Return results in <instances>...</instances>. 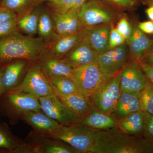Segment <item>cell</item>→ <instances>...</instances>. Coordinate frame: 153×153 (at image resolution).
I'll return each instance as SVG.
<instances>
[{"mask_svg":"<svg viewBox=\"0 0 153 153\" xmlns=\"http://www.w3.org/2000/svg\"><path fill=\"white\" fill-rule=\"evenodd\" d=\"M126 42L98 55L97 62L102 74L113 76L121 70L131 57Z\"/></svg>","mask_w":153,"mask_h":153,"instance_id":"30bf717a","label":"cell"},{"mask_svg":"<svg viewBox=\"0 0 153 153\" xmlns=\"http://www.w3.org/2000/svg\"><path fill=\"white\" fill-rule=\"evenodd\" d=\"M67 143L79 153H94L96 144V130L79 122L62 125L57 131L46 134Z\"/></svg>","mask_w":153,"mask_h":153,"instance_id":"3957f363","label":"cell"},{"mask_svg":"<svg viewBox=\"0 0 153 153\" xmlns=\"http://www.w3.org/2000/svg\"><path fill=\"white\" fill-rule=\"evenodd\" d=\"M25 141L30 145L31 153H79L62 140L33 130Z\"/></svg>","mask_w":153,"mask_h":153,"instance_id":"9c48e42d","label":"cell"},{"mask_svg":"<svg viewBox=\"0 0 153 153\" xmlns=\"http://www.w3.org/2000/svg\"><path fill=\"white\" fill-rule=\"evenodd\" d=\"M41 110L38 99L23 92H8L0 97V113L14 125L25 113Z\"/></svg>","mask_w":153,"mask_h":153,"instance_id":"277c9868","label":"cell"},{"mask_svg":"<svg viewBox=\"0 0 153 153\" xmlns=\"http://www.w3.org/2000/svg\"><path fill=\"white\" fill-rule=\"evenodd\" d=\"M142 61L153 66V44L146 53Z\"/></svg>","mask_w":153,"mask_h":153,"instance_id":"f35d334b","label":"cell"},{"mask_svg":"<svg viewBox=\"0 0 153 153\" xmlns=\"http://www.w3.org/2000/svg\"><path fill=\"white\" fill-rule=\"evenodd\" d=\"M121 70L104 82L89 97L94 109L111 115L120 97Z\"/></svg>","mask_w":153,"mask_h":153,"instance_id":"5b68a950","label":"cell"},{"mask_svg":"<svg viewBox=\"0 0 153 153\" xmlns=\"http://www.w3.org/2000/svg\"><path fill=\"white\" fill-rule=\"evenodd\" d=\"M146 13L150 20L153 22V6L149 7L146 10Z\"/></svg>","mask_w":153,"mask_h":153,"instance_id":"ab89813d","label":"cell"},{"mask_svg":"<svg viewBox=\"0 0 153 153\" xmlns=\"http://www.w3.org/2000/svg\"><path fill=\"white\" fill-rule=\"evenodd\" d=\"M37 1H49L50 0H36Z\"/></svg>","mask_w":153,"mask_h":153,"instance_id":"ee69618b","label":"cell"},{"mask_svg":"<svg viewBox=\"0 0 153 153\" xmlns=\"http://www.w3.org/2000/svg\"><path fill=\"white\" fill-rule=\"evenodd\" d=\"M97 56L85 37L62 59L74 68L97 62Z\"/></svg>","mask_w":153,"mask_h":153,"instance_id":"e0dca14e","label":"cell"},{"mask_svg":"<svg viewBox=\"0 0 153 153\" xmlns=\"http://www.w3.org/2000/svg\"><path fill=\"white\" fill-rule=\"evenodd\" d=\"M38 63L47 76L63 75L70 77L74 68L63 59L45 58Z\"/></svg>","mask_w":153,"mask_h":153,"instance_id":"484cf974","label":"cell"},{"mask_svg":"<svg viewBox=\"0 0 153 153\" xmlns=\"http://www.w3.org/2000/svg\"><path fill=\"white\" fill-rule=\"evenodd\" d=\"M32 63L27 60L20 59L6 65L2 76L0 97L20 84Z\"/></svg>","mask_w":153,"mask_h":153,"instance_id":"9a60e30c","label":"cell"},{"mask_svg":"<svg viewBox=\"0 0 153 153\" xmlns=\"http://www.w3.org/2000/svg\"><path fill=\"white\" fill-rule=\"evenodd\" d=\"M105 2L116 7L130 8L137 4V0H102Z\"/></svg>","mask_w":153,"mask_h":153,"instance_id":"e575fe53","label":"cell"},{"mask_svg":"<svg viewBox=\"0 0 153 153\" xmlns=\"http://www.w3.org/2000/svg\"><path fill=\"white\" fill-rule=\"evenodd\" d=\"M19 15L4 8L0 7V24L18 17Z\"/></svg>","mask_w":153,"mask_h":153,"instance_id":"d590c367","label":"cell"},{"mask_svg":"<svg viewBox=\"0 0 153 153\" xmlns=\"http://www.w3.org/2000/svg\"><path fill=\"white\" fill-rule=\"evenodd\" d=\"M79 8H72L64 13L52 11L51 15L55 32L58 36L75 34L84 29L79 17Z\"/></svg>","mask_w":153,"mask_h":153,"instance_id":"4fadbf2b","label":"cell"},{"mask_svg":"<svg viewBox=\"0 0 153 153\" xmlns=\"http://www.w3.org/2000/svg\"><path fill=\"white\" fill-rule=\"evenodd\" d=\"M78 122L96 130H106L117 128V122L111 115L93 109Z\"/></svg>","mask_w":153,"mask_h":153,"instance_id":"cb8c5ba5","label":"cell"},{"mask_svg":"<svg viewBox=\"0 0 153 153\" xmlns=\"http://www.w3.org/2000/svg\"><path fill=\"white\" fill-rule=\"evenodd\" d=\"M1 121V118H0V122Z\"/></svg>","mask_w":153,"mask_h":153,"instance_id":"f6af8a7d","label":"cell"},{"mask_svg":"<svg viewBox=\"0 0 153 153\" xmlns=\"http://www.w3.org/2000/svg\"><path fill=\"white\" fill-rule=\"evenodd\" d=\"M111 76L102 74L96 62L73 68L70 77L89 97Z\"/></svg>","mask_w":153,"mask_h":153,"instance_id":"52a82bcc","label":"cell"},{"mask_svg":"<svg viewBox=\"0 0 153 153\" xmlns=\"http://www.w3.org/2000/svg\"><path fill=\"white\" fill-rule=\"evenodd\" d=\"M0 153H31L30 145L13 134L7 125L1 121Z\"/></svg>","mask_w":153,"mask_h":153,"instance_id":"ac0fdd59","label":"cell"},{"mask_svg":"<svg viewBox=\"0 0 153 153\" xmlns=\"http://www.w3.org/2000/svg\"><path fill=\"white\" fill-rule=\"evenodd\" d=\"M0 2H1V0H0Z\"/></svg>","mask_w":153,"mask_h":153,"instance_id":"7dc6e473","label":"cell"},{"mask_svg":"<svg viewBox=\"0 0 153 153\" xmlns=\"http://www.w3.org/2000/svg\"><path fill=\"white\" fill-rule=\"evenodd\" d=\"M96 136L94 153H153V140L118 128L96 130Z\"/></svg>","mask_w":153,"mask_h":153,"instance_id":"7a4b0ae2","label":"cell"},{"mask_svg":"<svg viewBox=\"0 0 153 153\" xmlns=\"http://www.w3.org/2000/svg\"><path fill=\"white\" fill-rule=\"evenodd\" d=\"M21 15L0 24V38L9 36L12 33L20 31L18 26V22Z\"/></svg>","mask_w":153,"mask_h":153,"instance_id":"4dcf8cb0","label":"cell"},{"mask_svg":"<svg viewBox=\"0 0 153 153\" xmlns=\"http://www.w3.org/2000/svg\"><path fill=\"white\" fill-rule=\"evenodd\" d=\"M79 15L84 27L112 25L117 16L99 0H87L79 8Z\"/></svg>","mask_w":153,"mask_h":153,"instance_id":"ba28073f","label":"cell"},{"mask_svg":"<svg viewBox=\"0 0 153 153\" xmlns=\"http://www.w3.org/2000/svg\"><path fill=\"white\" fill-rule=\"evenodd\" d=\"M38 33L47 44L59 36L55 32L51 13L43 9L40 15L38 23Z\"/></svg>","mask_w":153,"mask_h":153,"instance_id":"4316f807","label":"cell"},{"mask_svg":"<svg viewBox=\"0 0 153 153\" xmlns=\"http://www.w3.org/2000/svg\"><path fill=\"white\" fill-rule=\"evenodd\" d=\"M131 56L135 60L142 61L153 44V38H149L137 27L133 28L130 37L126 40Z\"/></svg>","mask_w":153,"mask_h":153,"instance_id":"7402d4cb","label":"cell"},{"mask_svg":"<svg viewBox=\"0 0 153 153\" xmlns=\"http://www.w3.org/2000/svg\"><path fill=\"white\" fill-rule=\"evenodd\" d=\"M141 110L153 115V84L151 83L140 92Z\"/></svg>","mask_w":153,"mask_h":153,"instance_id":"f546056e","label":"cell"},{"mask_svg":"<svg viewBox=\"0 0 153 153\" xmlns=\"http://www.w3.org/2000/svg\"><path fill=\"white\" fill-rule=\"evenodd\" d=\"M6 66H1L0 67V93H1V79L5 67Z\"/></svg>","mask_w":153,"mask_h":153,"instance_id":"7bdbcfd3","label":"cell"},{"mask_svg":"<svg viewBox=\"0 0 153 153\" xmlns=\"http://www.w3.org/2000/svg\"><path fill=\"white\" fill-rule=\"evenodd\" d=\"M25 92L38 99L53 93L51 83L38 63H31L22 82L8 92Z\"/></svg>","mask_w":153,"mask_h":153,"instance_id":"8992f818","label":"cell"},{"mask_svg":"<svg viewBox=\"0 0 153 153\" xmlns=\"http://www.w3.org/2000/svg\"><path fill=\"white\" fill-rule=\"evenodd\" d=\"M42 10L39 6H34L22 14L18 23L19 30L29 36L38 33V23Z\"/></svg>","mask_w":153,"mask_h":153,"instance_id":"d4e9b609","label":"cell"},{"mask_svg":"<svg viewBox=\"0 0 153 153\" xmlns=\"http://www.w3.org/2000/svg\"></svg>","mask_w":153,"mask_h":153,"instance_id":"c3c4849f","label":"cell"},{"mask_svg":"<svg viewBox=\"0 0 153 153\" xmlns=\"http://www.w3.org/2000/svg\"><path fill=\"white\" fill-rule=\"evenodd\" d=\"M33 0H2L0 7L7 9L18 15L27 10Z\"/></svg>","mask_w":153,"mask_h":153,"instance_id":"f1b7e54d","label":"cell"},{"mask_svg":"<svg viewBox=\"0 0 153 153\" xmlns=\"http://www.w3.org/2000/svg\"><path fill=\"white\" fill-rule=\"evenodd\" d=\"M50 5L53 11L64 13L73 8L74 0H50Z\"/></svg>","mask_w":153,"mask_h":153,"instance_id":"1f68e13d","label":"cell"},{"mask_svg":"<svg viewBox=\"0 0 153 153\" xmlns=\"http://www.w3.org/2000/svg\"><path fill=\"white\" fill-rule=\"evenodd\" d=\"M126 41L124 38L121 35L113 26L110 34L109 49L117 47Z\"/></svg>","mask_w":153,"mask_h":153,"instance_id":"836d02e7","label":"cell"},{"mask_svg":"<svg viewBox=\"0 0 153 153\" xmlns=\"http://www.w3.org/2000/svg\"><path fill=\"white\" fill-rule=\"evenodd\" d=\"M138 1H141V0H137Z\"/></svg>","mask_w":153,"mask_h":153,"instance_id":"bcb514c9","label":"cell"},{"mask_svg":"<svg viewBox=\"0 0 153 153\" xmlns=\"http://www.w3.org/2000/svg\"><path fill=\"white\" fill-rule=\"evenodd\" d=\"M115 29L126 40L130 37L132 33V28L126 18H122L120 20Z\"/></svg>","mask_w":153,"mask_h":153,"instance_id":"d6a6232c","label":"cell"},{"mask_svg":"<svg viewBox=\"0 0 153 153\" xmlns=\"http://www.w3.org/2000/svg\"><path fill=\"white\" fill-rule=\"evenodd\" d=\"M144 4L149 7L153 6V0H141Z\"/></svg>","mask_w":153,"mask_h":153,"instance_id":"b9f144b4","label":"cell"},{"mask_svg":"<svg viewBox=\"0 0 153 153\" xmlns=\"http://www.w3.org/2000/svg\"><path fill=\"white\" fill-rule=\"evenodd\" d=\"M147 115L141 110L130 114L117 121V128L126 133L143 136Z\"/></svg>","mask_w":153,"mask_h":153,"instance_id":"603a6c76","label":"cell"},{"mask_svg":"<svg viewBox=\"0 0 153 153\" xmlns=\"http://www.w3.org/2000/svg\"><path fill=\"white\" fill-rule=\"evenodd\" d=\"M140 98V92L121 91L116 107L111 115L118 121L130 114L141 110Z\"/></svg>","mask_w":153,"mask_h":153,"instance_id":"44dd1931","label":"cell"},{"mask_svg":"<svg viewBox=\"0 0 153 153\" xmlns=\"http://www.w3.org/2000/svg\"><path fill=\"white\" fill-rule=\"evenodd\" d=\"M87 0H74L73 7L79 8Z\"/></svg>","mask_w":153,"mask_h":153,"instance_id":"60d3db41","label":"cell"},{"mask_svg":"<svg viewBox=\"0 0 153 153\" xmlns=\"http://www.w3.org/2000/svg\"><path fill=\"white\" fill-rule=\"evenodd\" d=\"M87 31V28L84 27L75 34L58 36L47 44V52L43 58L62 59L86 37Z\"/></svg>","mask_w":153,"mask_h":153,"instance_id":"5bb4252c","label":"cell"},{"mask_svg":"<svg viewBox=\"0 0 153 153\" xmlns=\"http://www.w3.org/2000/svg\"><path fill=\"white\" fill-rule=\"evenodd\" d=\"M112 27V25H105L86 27V38L91 47L97 55L109 49L110 34Z\"/></svg>","mask_w":153,"mask_h":153,"instance_id":"ffe728a7","label":"cell"},{"mask_svg":"<svg viewBox=\"0 0 153 153\" xmlns=\"http://www.w3.org/2000/svg\"><path fill=\"white\" fill-rule=\"evenodd\" d=\"M38 100L41 110L60 125H71L80 120L62 103L54 93L38 98Z\"/></svg>","mask_w":153,"mask_h":153,"instance_id":"7c38bea8","label":"cell"},{"mask_svg":"<svg viewBox=\"0 0 153 153\" xmlns=\"http://www.w3.org/2000/svg\"><path fill=\"white\" fill-rule=\"evenodd\" d=\"M21 120L31 126L34 131L45 134L54 133L61 125L42 110L25 113Z\"/></svg>","mask_w":153,"mask_h":153,"instance_id":"d6986e66","label":"cell"},{"mask_svg":"<svg viewBox=\"0 0 153 153\" xmlns=\"http://www.w3.org/2000/svg\"><path fill=\"white\" fill-rule=\"evenodd\" d=\"M142 32L146 34L153 35V22L152 21L140 22L137 26Z\"/></svg>","mask_w":153,"mask_h":153,"instance_id":"74e56055","label":"cell"},{"mask_svg":"<svg viewBox=\"0 0 153 153\" xmlns=\"http://www.w3.org/2000/svg\"><path fill=\"white\" fill-rule=\"evenodd\" d=\"M51 86L53 93L79 119L85 117L93 109L89 97L81 94H63L52 85Z\"/></svg>","mask_w":153,"mask_h":153,"instance_id":"2e32d148","label":"cell"},{"mask_svg":"<svg viewBox=\"0 0 153 153\" xmlns=\"http://www.w3.org/2000/svg\"><path fill=\"white\" fill-rule=\"evenodd\" d=\"M47 76L51 85L59 92L65 94H81L86 97L70 77L63 75Z\"/></svg>","mask_w":153,"mask_h":153,"instance_id":"83f0119b","label":"cell"},{"mask_svg":"<svg viewBox=\"0 0 153 153\" xmlns=\"http://www.w3.org/2000/svg\"><path fill=\"white\" fill-rule=\"evenodd\" d=\"M148 79L153 84V66L140 60H136Z\"/></svg>","mask_w":153,"mask_h":153,"instance_id":"8d00e7d4","label":"cell"},{"mask_svg":"<svg viewBox=\"0 0 153 153\" xmlns=\"http://www.w3.org/2000/svg\"><path fill=\"white\" fill-rule=\"evenodd\" d=\"M121 71V91L141 92L151 83L137 60L131 56Z\"/></svg>","mask_w":153,"mask_h":153,"instance_id":"8fae6325","label":"cell"},{"mask_svg":"<svg viewBox=\"0 0 153 153\" xmlns=\"http://www.w3.org/2000/svg\"><path fill=\"white\" fill-rule=\"evenodd\" d=\"M47 47L41 38L24 36L20 31L0 38V67L20 59L38 63L45 56Z\"/></svg>","mask_w":153,"mask_h":153,"instance_id":"6da1fadb","label":"cell"}]
</instances>
